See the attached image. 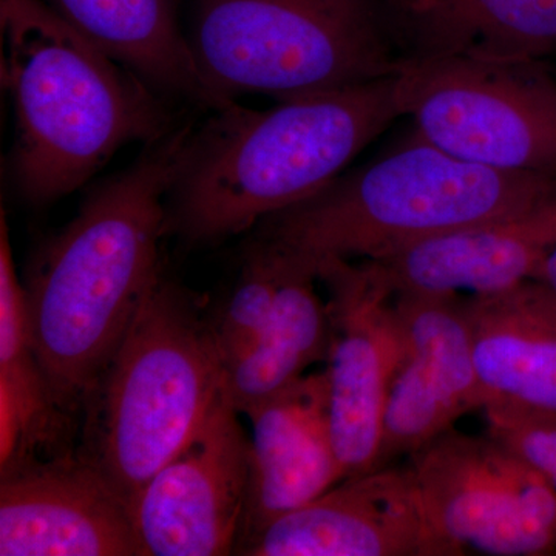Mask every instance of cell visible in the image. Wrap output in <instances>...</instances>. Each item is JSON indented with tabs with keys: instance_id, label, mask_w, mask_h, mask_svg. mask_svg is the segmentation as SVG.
<instances>
[{
	"instance_id": "cell-1",
	"label": "cell",
	"mask_w": 556,
	"mask_h": 556,
	"mask_svg": "<svg viewBox=\"0 0 556 556\" xmlns=\"http://www.w3.org/2000/svg\"><path fill=\"white\" fill-rule=\"evenodd\" d=\"M190 130L150 142L102 182L25 270L33 345L58 405L78 424L84 399L163 277L167 195Z\"/></svg>"
},
{
	"instance_id": "cell-2",
	"label": "cell",
	"mask_w": 556,
	"mask_h": 556,
	"mask_svg": "<svg viewBox=\"0 0 556 556\" xmlns=\"http://www.w3.org/2000/svg\"><path fill=\"white\" fill-rule=\"evenodd\" d=\"M401 116L393 75L278 101L214 110L190 130L167 195V230L207 243L316 195Z\"/></svg>"
},
{
	"instance_id": "cell-3",
	"label": "cell",
	"mask_w": 556,
	"mask_h": 556,
	"mask_svg": "<svg viewBox=\"0 0 556 556\" xmlns=\"http://www.w3.org/2000/svg\"><path fill=\"white\" fill-rule=\"evenodd\" d=\"M2 84L14 112L10 172L22 199L60 200L124 146L166 137L159 91L43 0H0Z\"/></svg>"
},
{
	"instance_id": "cell-4",
	"label": "cell",
	"mask_w": 556,
	"mask_h": 556,
	"mask_svg": "<svg viewBox=\"0 0 556 556\" xmlns=\"http://www.w3.org/2000/svg\"><path fill=\"white\" fill-rule=\"evenodd\" d=\"M556 195V174H514L450 155L417 134L260 222L255 239L316 266L376 260Z\"/></svg>"
},
{
	"instance_id": "cell-5",
	"label": "cell",
	"mask_w": 556,
	"mask_h": 556,
	"mask_svg": "<svg viewBox=\"0 0 556 556\" xmlns=\"http://www.w3.org/2000/svg\"><path fill=\"white\" fill-rule=\"evenodd\" d=\"M222 358L206 309L161 277L80 408L76 453L131 507L223 394Z\"/></svg>"
},
{
	"instance_id": "cell-6",
	"label": "cell",
	"mask_w": 556,
	"mask_h": 556,
	"mask_svg": "<svg viewBox=\"0 0 556 556\" xmlns=\"http://www.w3.org/2000/svg\"><path fill=\"white\" fill-rule=\"evenodd\" d=\"M188 38L223 108L371 83L401 60L382 0H200Z\"/></svg>"
},
{
	"instance_id": "cell-7",
	"label": "cell",
	"mask_w": 556,
	"mask_h": 556,
	"mask_svg": "<svg viewBox=\"0 0 556 556\" xmlns=\"http://www.w3.org/2000/svg\"><path fill=\"white\" fill-rule=\"evenodd\" d=\"M396 98L415 134L456 159L556 174V79L540 61L399 60Z\"/></svg>"
},
{
	"instance_id": "cell-8",
	"label": "cell",
	"mask_w": 556,
	"mask_h": 556,
	"mask_svg": "<svg viewBox=\"0 0 556 556\" xmlns=\"http://www.w3.org/2000/svg\"><path fill=\"white\" fill-rule=\"evenodd\" d=\"M408 467L459 556L556 555V490L495 438L452 428L408 456Z\"/></svg>"
},
{
	"instance_id": "cell-9",
	"label": "cell",
	"mask_w": 556,
	"mask_h": 556,
	"mask_svg": "<svg viewBox=\"0 0 556 556\" xmlns=\"http://www.w3.org/2000/svg\"><path fill=\"white\" fill-rule=\"evenodd\" d=\"M328 288L331 343L327 357L329 422L343 481L380 468L383 419L402 340L394 298L364 263L314 266Z\"/></svg>"
},
{
	"instance_id": "cell-10",
	"label": "cell",
	"mask_w": 556,
	"mask_h": 556,
	"mask_svg": "<svg viewBox=\"0 0 556 556\" xmlns=\"http://www.w3.org/2000/svg\"><path fill=\"white\" fill-rule=\"evenodd\" d=\"M251 442L225 394L142 486L131 518L142 556L232 555L247 507Z\"/></svg>"
},
{
	"instance_id": "cell-11",
	"label": "cell",
	"mask_w": 556,
	"mask_h": 556,
	"mask_svg": "<svg viewBox=\"0 0 556 556\" xmlns=\"http://www.w3.org/2000/svg\"><path fill=\"white\" fill-rule=\"evenodd\" d=\"M248 556H459L431 522L412 468L345 479L240 544Z\"/></svg>"
},
{
	"instance_id": "cell-12",
	"label": "cell",
	"mask_w": 556,
	"mask_h": 556,
	"mask_svg": "<svg viewBox=\"0 0 556 556\" xmlns=\"http://www.w3.org/2000/svg\"><path fill=\"white\" fill-rule=\"evenodd\" d=\"M0 555L142 556L129 504L76 450L0 468Z\"/></svg>"
},
{
	"instance_id": "cell-13",
	"label": "cell",
	"mask_w": 556,
	"mask_h": 556,
	"mask_svg": "<svg viewBox=\"0 0 556 556\" xmlns=\"http://www.w3.org/2000/svg\"><path fill=\"white\" fill-rule=\"evenodd\" d=\"M401 358L383 419L380 467L412 456L481 409L466 299L397 295Z\"/></svg>"
},
{
	"instance_id": "cell-14",
	"label": "cell",
	"mask_w": 556,
	"mask_h": 556,
	"mask_svg": "<svg viewBox=\"0 0 556 556\" xmlns=\"http://www.w3.org/2000/svg\"><path fill=\"white\" fill-rule=\"evenodd\" d=\"M555 244L556 195L362 263L393 298L490 295L532 280Z\"/></svg>"
},
{
	"instance_id": "cell-15",
	"label": "cell",
	"mask_w": 556,
	"mask_h": 556,
	"mask_svg": "<svg viewBox=\"0 0 556 556\" xmlns=\"http://www.w3.org/2000/svg\"><path fill=\"white\" fill-rule=\"evenodd\" d=\"M248 417L251 473L237 547L274 519L343 481L329 422L325 369L302 376Z\"/></svg>"
},
{
	"instance_id": "cell-16",
	"label": "cell",
	"mask_w": 556,
	"mask_h": 556,
	"mask_svg": "<svg viewBox=\"0 0 556 556\" xmlns=\"http://www.w3.org/2000/svg\"><path fill=\"white\" fill-rule=\"evenodd\" d=\"M481 409L556 419V303L535 280L466 299Z\"/></svg>"
},
{
	"instance_id": "cell-17",
	"label": "cell",
	"mask_w": 556,
	"mask_h": 556,
	"mask_svg": "<svg viewBox=\"0 0 556 556\" xmlns=\"http://www.w3.org/2000/svg\"><path fill=\"white\" fill-rule=\"evenodd\" d=\"M401 60L541 61L556 51V0H382Z\"/></svg>"
},
{
	"instance_id": "cell-18",
	"label": "cell",
	"mask_w": 556,
	"mask_h": 556,
	"mask_svg": "<svg viewBox=\"0 0 556 556\" xmlns=\"http://www.w3.org/2000/svg\"><path fill=\"white\" fill-rule=\"evenodd\" d=\"M0 228V468L76 448L79 424L65 415L33 345L9 226Z\"/></svg>"
},
{
	"instance_id": "cell-19",
	"label": "cell",
	"mask_w": 556,
	"mask_h": 556,
	"mask_svg": "<svg viewBox=\"0 0 556 556\" xmlns=\"http://www.w3.org/2000/svg\"><path fill=\"white\" fill-rule=\"evenodd\" d=\"M79 35L170 97L223 109L179 24L177 0H43Z\"/></svg>"
},
{
	"instance_id": "cell-20",
	"label": "cell",
	"mask_w": 556,
	"mask_h": 556,
	"mask_svg": "<svg viewBox=\"0 0 556 556\" xmlns=\"http://www.w3.org/2000/svg\"><path fill=\"white\" fill-rule=\"evenodd\" d=\"M277 251L281 266L273 317L257 345L223 378V394L239 415L248 416L305 376L311 365L328 357L331 320L327 303L316 291V270L309 263Z\"/></svg>"
},
{
	"instance_id": "cell-21",
	"label": "cell",
	"mask_w": 556,
	"mask_h": 556,
	"mask_svg": "<svg viewBox=\"0 0 556 556\" xmlns=\"http://www.w3.org/2000/svg\"><path fill=\"white\" fill-rule=\"evenodd\" d=\"M281 258L276 248L255 239L228 294L206 309L212 342L225 372L257 345L276 306Z\"/></svg>"
},
{
	"instance_id": "cell-22",
	"label": "cell",
	"mask_w": 556,
	"mask_h": 556,
	"mask_svg": "<svg viewBox=\"0 0 556 556\" xmlns=\"http://www.w3.org/2000/svg\"><path fill=\"white\" fill-rule=\"evenodd\" d=\"M486 434L530 464L556 490V419L485 413Z\"/></svg>"
},
{
	"instance_id": "cell-23",
	"label": "cell",
	"mask_w": 556,
	"mask_h": 556,
	"mask_svg": "<svg viewBox=\"0 0 556 556\" xmlns=\"http://www.w3.org/2000/svg\"><path fill=\"white\" fill-rule=\"evenodd\" d=\"M532 280L540 283L541 287L546 289L547 294L555 300L556 303V244L548 251L541 265L538 266L535 276Z\"/></svg>"
}]
</instances>
